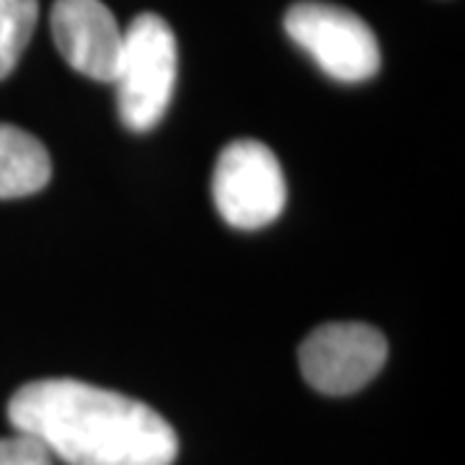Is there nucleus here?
<instances>
[{"label":"nucleus","mask_w":465,"mask_h":465,"mask_svg":"<svg viewBox=\"0 0 465 465\" xmlns=\"http://www.w3.org/2000/svg\"><path fill=\"white\" fill-rule=\"evenodd\" d=\"M8 419L67 465H173L179 455L173 427L148 403L73 378L26 382Z\"/></svg>","instance_id":"obj_1"},{"label":"nucleus","mask_w":465,"mask_h":465,"mask_svg":"<svg viewBox=\"0 0 465 465\" xmlns=\"http://www.w3.org/2000/svg\"><path fill=\"white\" fill-rule=\"evenodd\" d=\"M179 73V47L166 21L140 14L124 29L122 54L112 84L122 122L133 133H148L166 114Z\"/></svg>","instance_id":"obj_2"},{"label":"nucleus","mask_w":465,"mask_h":465,"mask_svg":"<svg viewBox=\"0 0 465 465\" xmlns=\"http://www.w3.org/2000/svg\"><path fill=\"white\" fill-rule=\"evenodd\" d=\"M284 29L333 81L362 84L381 67V47L372 29L341 5L318 0L295 3L284 16Z\"/></svg>","instance_id":"obj_3"},{"label":"nucleus","mask_w":465,"mask_h":465,"mask_svg":"<svg viewBox=\"0 0 465 465\" xmlns=\"http://www.w3.org/2000/svg\"><path fill=\"white\" fill-rule=\"evenodd\" d=\"M213 200L232 228L256 231L274 223L287 202V183L277 155L259 140L231 143L215 163Z\"/></svg>","instance_id":"obj_4"},{"label":"nucleus","mask_w":465,"mask_h":465,"mask_svg":"<svg viewBox=\"0 0 465 465\" xmlns=\"http://www.w3.org/2000/svg\"><path fill=\"white\" fill-rule=\"evenodd\" d=\"M298 357L302 378L316 391L349 396L381 372L388 360V341L367 323H323L305 336Z\"/></svg>","instance_id":"obj_5"},{"label":"nucleus","mask_w":465,"mask_h":465,"mask_svg":"<svg viewBox=\"0 0 465 465\" xmlns=\"http://www.w3.org/2000/svg\"><path fill=\"white\" fill-rule=\"evenodd\" d=\"M57 52L75 73L112 84L124 29L101 0H54L50 14Z\"/></svg>","instance_id":"obj_6"},{"label":"nucleus","mask_w":465,"mask_h":465,"mask_svg":"<svg viewBox=\"0 0 465 465\" xmlns=\"http://www.w3.org/2000/svg\"><path fill=\"white\" fill-rule=\"evenodd\" d=\"M52 176L47 148L14 124H0V200L29 197Z\"/></svg>","instance_id":"obj_7"},{"label":"nucleus","mask_w":465,"mask_h":465,"mask_svg":"<svg viewBox=\"0 0 465 465\" xmlns=\"http://www.w3.org/2000/svg\"><path fill=\"white\" fill-rule=\"evenodd\" d=\"M39 21V0H0V81L14 73Z\"/></svg>","instance_id":"obj_8"},{"label":"nucleus","mask_w":465,"mask_h":465,"mask_svg":"<svg viewBox=\"0 0 465 465\" xmlns=\"http://www.w3.org/2000/svg\"><path fill=\"white\" fill-rule=\"evenodd\" d=\"M0 465H54V455L34 434L16 432L0 440Z\"/></svg>","instance_id":"obj_9"}]
</instances>
